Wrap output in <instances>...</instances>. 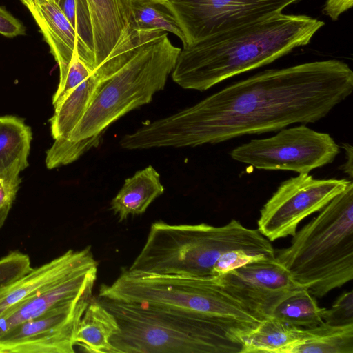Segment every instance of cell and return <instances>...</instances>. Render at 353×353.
Returning <instances> with one entry per match:
<instances>
[{
	"label": "cell",
	"instance_id": "cell-4",
	"mask_svg": "<svg viewBox=\"0 0 353 353\" xmlns=\"http://www.w3.org/2000/svg\"><path fill=\"white\" fill-rule=\"evenodd\" d=\"M116 318L113 353H240L242 343L221 324L175 309L98 299Z\"/></svg>",
	"mask_w": 353,
	"mask_h": 353
},
{
	"label": "cell",
	"instance_id": "cell-18",
	"mask_svg": "<svg viewBox=\"0 0 353 353\" xmlns=\"http://www.w3.org/2000/svg\"><path fill=\"white\" fill-rule=\"evenodd\" d=\"M164 192L160 175L149 165L127 178L110 203V208L121 222L129 215L141 214Z\"/></svg>",
	"mask_w": 353,
	"mask_h": 353
},
{
	"label": "cell",
	"instance_id": "cell-26",
	"mask_svg": "<svg viewBox=\"0 0 353 353\" xmlns=\"http://www.w3.org/2000/svg\"><path fill=\"white\" fill-rule=\"evenodd\" d=\"M33 268L28 254L12 251L0 259V288L29 272Z\"/></svg>",
	"mask_w": 353,
	"mask_h": 353
},
{
	"label": "cell",
	"instance_id": "cell-25",
	"mask_svg": "<svg viewBox=\"0 0 353 353\" xmlns=\"http://www.w3.org/2000/svg\"><path fill=\"white\" fill-rule=\"evenodd\" d=\"M85 45L94 53L91 15L87 0H55Z\"/></svg>",
	"mask_w": 353,
	"mask_h": 353
},
{
	"label": "cell",
	"instance_id": "cell-33",
	"mask_svg": "<svg viewBox=\"0 0 353 353\" xmlns=\"http://www.w3.org/2000/svg\"><path fill=\"white\" fill-rule=\"evenodd\" d=\"M145 1H151V2H154V3H162L166 0H145Z\"/></svg>",
	"mask_w": 353,
	"mask_h": 353
},
{
	"label": "cell",
	"instance_id": "cell-17",
	"mask_svg": "<svg viewBox=\"0 0 353 353\" xmlns=\"http://www.w3.org/2000/svg\"><path fill=\"white\" fill-rule=\"evenodd\" d=\"M121 66L116 57H108L88 77L54 105V112L50 122L54 140L67 139L83 117L100 84L119 71Z\"/></svg>",
	"mask_w": 353,
	"mask_h": 353
},
{
	"label": "cell",
	"instance_id": "cell-7",
	"mask_svg": "<svg viewBox=\"0 0 353 353\" xmlns=\"http://www.w3.org/2000/svg\"><path fill=\"white\" fill-rule=\"evenodd\" d=\"M239 245L237 231L230 223L214 226L156 221L128 270L145 274L211 277L221 255Z\"/></svg>",
	"mask_w": 353,
	"mask_h": 353
},
{
	"label": "cell",
	"instance_id": "cell-19",
	"mask_svg": "<svg viewBox=\"0 0 353 353\" xmlns=\"http://www.w3.org/2000/svg\"><path fill=\"white\" fill-rule=\"evenodd\" d=\"M32 132L23 119L13 115L0 117V175L19 179L28 166Z\"/></svg>",
	"mask_w": 353,
	"mask_h": 353
},
{
	"label": "cell",
	"instance_id": "cell-14",
	"mask_svg": "<svg viewBox=\"0 0 353 353\" xmlns=\"http://www.w3.org/2000/svg\"><path fill=\"white\" fill-rule=\"evenodd\" d=\"M90 246L68 250L59 256L0 288V316L9 308L96 263Z\"/></svg>",
	"mask_w": 353,
	"mask_h": 353
},
{
	"label": "cell",
	"instance_id": "cell-27",
	"mask_svg": "<svg viewBox=\"0 0 353 353\" xmlns=\"http://www.w3.org/2000/svg\"><path fill=\"white\" fill-rule=\"evenodd\" d=\"M323 321L332 326L353 325V292L342 294L330 309H325Z\"/></svg>",
	"mask_w": 353,
	"mask_h": 353
},
{
	"label": "cell",
	"instance_id": "cell-22",
	"mask_svg": "<svg viewBox=\"0 0 353 353\" xmlns=\"http://www.w3.org/2000/svg\"><path fill=\"white\" fill-rule=\"evenodd\" d=\"M324 307L305 288L296 289L283 297L272 309L269 316L288 324L312 328L322 324Z\"/></svg>",
	"mask_w": 353,
	"mask_h": 353
},
{
	"label": "cell",
	"instance_id": "cell-23",
	"mask_svg": "<svg viewBox=\"0 0 353 353\" xmlns=\"http://www.w3.org/2000/svg\"><path fill=\"white\" fill-rule=\"evenodd\" d=\"M290 353H353V325L332 326L323 322Z\"/></svg>",
	"mask_w": 353,
	"mask_h": 353
},
{
	"label": "cell",
	"instance_id": "cell-8",
	"mask_svg": "<svg viewBox=\"0 0 353 353\" xmlns=\"http://www.w3.org/2000/svg\"><path fill=\"white\" fill-rule=\"evenodd\" d=\"M339 153L331 135L301 124L284 128L270 137L252 139L232 149L230 155L258 170L309 174L332 163Z\"/></svg>",
	"mask_w": 353,
	"mask_h": 353
},
{
	"label": "cell",
	"instance_id": "cell-1",
	"mask_svg": "<svg viewBox=\"0 0 353 353\" xmlns=\"http://www.w3.org/2000/svg\"><path fill=\"white\" fill-rule=\"evenodd\" d=\"M353 91L345 62L327 59L268 69L127 134L130 150L196 147L277 132L325 117Z\"/></svg>",
	"mask_w": 353,
	"mask_h": 353
},
{
	"label": "cell",
	"instance_id": "cell-13",
	"mask_svg": "<svg viewBox=\"0 0 353 353\" xmlns=\"http://www.w3.org/2000/svg\"><path fill=\"white\" fill-rule=\"evenodd\" d=\"M28 9L50 47L62 79L72 57L80 58L93 70L95 56L82 41L54 0H20Z\"/></svg>",
	"mask_w": 353,
	"mask_h": 353
},
{
	"label": "cell",
	"instance_id": "cell-30",
	"mask_svg": "<svg viewBox=\"0 0 353 353\" xmlns=\"http://www.w3.org/2000/svg\"><path fill=\"white\" fill-rule=\"evenodd\" d=\"M26 31L23 23L0 6V34L12 38L26 34Z\"/></svg>",
	"mask_w": 353,
	"mask_h": 353
},
{
	"label": "cell",
	"instance_id": "cell-6",
	"mask_svg": "<svg viewBox=\"0 0 353 353\" xmlns=\"http://www.w3.org/2000/svg\"><path fill=\"white\" fill-rule=\"evenodd\" d=\"M181 48L164 32L144 45L119 71L102 82L67 139L86 150L97 147L107 128L130 111L150 103L164 89ZM57 140V139H56Z\"/></svg>",
	"mask_w": 353,
	"mask_h": 353
},
{
	"label": "cell",
	"instance_id": "cell-29",
	"mask_svg": "<svg viewBox=\"0 0 353 353\" xmlns=\"http://www.w3.org/2000/svg\"><path fill=\"white\" fill-rule=\"evenodd\" d=\"M21 179L0 175V229L3 226L16 199Z\"/></svg>",
	"mask_w": 353,
	"mask_h": 353
},
{
	"label": "cell",
	"instance_id": "cell-28",
	"mask_svg": "<svg viewBox=\"0 0 353 353\" xmlns=\"http://www.w3.org/2000/svg\"><path fill=\"white\" fill-rule=\"evenodd\" d=\"M264 258L268 257L259 253L243 250L229 251L217 260L213 267L211 277L217 278L248 263Z\"/></svg>",
	"mask_w": 353,
	"mask_h": 353
},
{
	"label": "cell",
	"instance_id": "cell-15",
	"mask_svg": "<svg viewBox=\"0 0 353 353\" xmlns=\"http://www.w3.org/2000/svg\"><path fill=\"white\" fill-rule=\"evenodd\" d=\"M97 262L84 267L62 281L9 308L0 316V335L11 327L35 318L62 303L92 294Z\"/></svg>",
	"mask_w": 353,
	"mask_h": 353
},
{
	"label": "cell",
	"instance_id": "cell-9",
	"mask_svg": "<svg viewBox=\"0 0 353 353\" xmlns=\"http://www.w3.org/2000/svg\"><path fill=\"white\" fill-rule=\"evenodd\" d=\"M351 181L315 179L309 174L283 181L261 209L258 230L271 242L293 236L303 219L321 211Z\"/></svg>",
	"mask_w": 353,
	"mask_h": 353
},
{
	"label": "cell",
	"instance_id": "cell-21",
	"mask_svg": "<svg viewBox=\"0 0 353 353\" xmlns=\"http://www.w3.org/2000/svg\"><path fill=\"white\" fill-rule=\"evenodd\" d=\"M119 330L115 316L91 298L78 325L75 345L88 352L113 353L110 340Z\"/></svg>",
	"mask_w": 353,
	"mask_h": 353
},
{
	"label": "cell",
	"instance_id": "cell-16",
	"mask_svg": "<svg viewBox=\"0 0 353 353\" xmlns=\"http://www.w3.org/2000/svg\"><path fill=\"white\" fill-rule=\"evenodd\" d=\"M87 1L92 19L97 68L135 28L132 18L130 0Z\"/></svg>",
	"mask_w": 353,
	"mask_h": 353
},
{
	"label": "cell",
	"instance_id": "cell-11",
	"mask_svg": "<svg viewBox=\"0 0 353 353\" xmlns=\"http://www.w3.org/2000/svg\"><path fill=\"white\" fill-rule=\"evenodd\" d=\"M86 294L62 303L0 335V353H73L79 321L90 303Z\"/></svg>",
	"mask_w": 353,
	"mask_h": 353
},
{
	"label": "cell",
	"instance_id": "cell-32",
	"mask_svg": "<svg viewBox=\"0 0 353 353\" xmlns=\"http://www.w3.org/2000/svg\"><path fill=\"white\" fill-rule=\"evenodd\" d=\"M343 148L345 153V162L341 165V170L349 176L350 180L352 181L353 177V152L352 147L349 143H343Z\"/></svg>",
	"mask_w": 353,
	"mask_h": 353
},
{
	"label": "cell",
	"instance_id": "cell-5",
	"mask_svg": "<svg viewBox=\"0 0 353 353\" xmlns=\"http://www.w3.org/2000/svg\"><path fill=\"white\" fill-rule=\"evenodd\" d=\"M99 298L175 309L211 319L241 343L263 319L212 277L145 274L123 269Z\"/></svg>",
	"mask_w": 353,
	"mask_h": 353
},
{
	"label": "cell",
	"instance_id": "cell-12",
	"mask_svg": "<svg viewBox=\"0 0 353 353\" xmlns=\"http://www.w3.org/2000/svg\"><path fill=\"white\" fill-rule=\"evenodd\" d=\"M230 294L265 319L291 292L303 288L276 258L248 263L216 278Z\"/></svg>",
	"mask_w": 353,
	"mask_h": 353
},
{
	"label": "cell",
	"instance_id": "cell-24",
	"mask_svg": "<svg viewBox=\"0 0 353 353\" xmlns=\"http://www.w3.org/2000/svg\"><path fill=\"white\" fill-rule=\"evenodd\" d=\"M133 25L139 30H159L178 37L183 46L185 35L174 16L161 3L145 0H130Z\"/></svg>",
	"mask_w": 353,
	"mask_h": 353
},
{
	"label": "cell",
	"instance_id": "cell-31",
	"mask_svg": "<svg viewBox=\"0 0 353 353\" xmlns=\"http://www.w3.org/2000/svg\"><path fill=\"white\" fill-rule=\"evenodd\" d=\"M353 6V0H326L322 13L332 21H337L341 14Z\"/></svg>",
	"mask_w": 353,
	"mask_h": 353
},
{
	"label": "cell",
	"instance_id": "cell-20",
	"mask_svg": "<svg viewBox=\"0 0 353 353\" xmlns=\"http://www.w3.org/2000/svg\"><path fill=\"white\" fill-rule=\"evenodd\" d=\"M310 333V328L268 316L243 339L240 353H290Z\"/></svg>",
	"mask_w": 353,
	"mask_h": 353
},
{
	"label": "cell",
	"instance_id": "cell-10",
	"mask_svg": "<svg viewBox=\"0 0 353 353\" xmlns=\"http://www.w3.org/2000/svg\"><path fill=\"white\" fill-rule=\"evenodd\" d=\"M301 0H166L188 45L282 13Z\"/></svg>",
	"mask_w": 353,
	"mask_h": 353
},
{
	"label": "cell",
	"instance_id": "cell-2",
	"mask_svg": "<svg viewBox=\"0 0 353 353\" xmlns=\"http://www.w3.org/2000/svg\"><path fill=\"white\" fill-rule=\"evenodd\" d=\"M324 25L307 15L281 13L211 35L181 49L172 79L184 89L205 91L309 44Z\"/></svg>",
	"mask_w": 353,
	"mask_h": 353
},
{
	"label": "cell",
	"instance_id": "cell-3",
	"mask_svg": "<svg viewBox=\"0 0 353 353\" xmlns=\"http://www.w3.org/2000/svg\"><path fill=\"white\" fill-rule=\"evenodd\" d=\"M276 259L294 280L322 298L353 279V183L296 231Z\"/></svg>",
	"mask_w": 353,
	"mask_h": 353
}]
</instances>
